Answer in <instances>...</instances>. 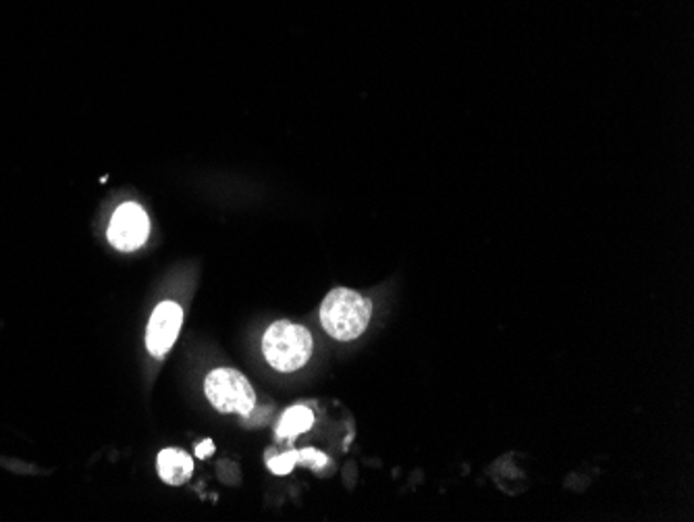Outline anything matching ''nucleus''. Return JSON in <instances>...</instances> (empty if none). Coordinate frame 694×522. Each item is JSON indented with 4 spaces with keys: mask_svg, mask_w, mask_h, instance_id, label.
Returning <instances> with one entry per match:
<instances>
[{
    "mask_svg": "<svg viewBox=\"0 0 694 522\" xmlns=\"http://www.w3.org/2000/svg\"><path fill=\"white\" fill-rule=\"evenodd\" d=\"M372 303L354 289L337 287L327 294L320 306V323L337 341H351L363 336L370 323Z\"/></svg>",
    "mask_w": 694,
    "mask_h": 522,
    "instance_id": "f257e3e1",
    "label": "nucleus"
},
{
    "mask_svg": "<svg viewBox=\"0 0 694 522\" xmlns=\"http://www.w3.org/2000/svg\"><path fill=\"white\" fill-rule=\"evenodd\" d=\"M315 350V341L306 327L292 320H275L263 337L266 362L282 372L302 369Z\"/></svg>",
    "mask_w": 694,
    "mask_h": 522,
    "instance_id": "f03ea898",
    "label": "nucleus"
},
{
    "mask_svg": "<svg viewBox=\"0 0 694 522\" xmlns=\"http://www.w3.org/2000/svg\"><path fill=\"white\" fill-rule=\"evenodd\" d=\"M208 402L223 414L246 417L256 408V393L248 379L235 369H215L204 381Z\"/></svg>",
    "mask_w": 694,
    "mask_h": 522,
    "instance_id": "7ed1b4c3",
    "label": "nucleus"
},
{
    "mask_svg": "<svg viewBox=\"0 0 694 522\" xmlns=\"http://www.w3.org/2000/svg\"><path fill=\"white\" fill-rule=\"evenodd\" d=\"M106 236L121 253H133L142 248L150 236V219L146 211L140 204H121L111 219Z\"/></svg>",
    "mask_w": 694,
    "mask_h": 522,
    "instance_id": "20e7f679",
    "label": "nucleus"
},
{
    "mask_svg": "<svg viewBox=\"0 0 694 522\" xmlns=\"http://www.w3.org/2000/svg\"><path fill=\"white\" fill-rule=\"evenodd\" d=\"M183 310L180 304L161 303L149 320L146 329V346L154 358H165L182 329Z\"/></svg>",
    "mask_w": 694,
    "mask_h": 522,
    "instance_id": "39448f33",
    "label": "nucleus"
},
{
    "mask_svg": "<svg viewBox=\"0 0 694 522\" xmlns=\"http://www.w3.org/2000/svg\"><path fill=\"white\" fill-rule=\"evenodd\" d=\"M194 472V460L192 456L177 448H166L159 454V474L166 485L180 488L190 481Z\"/></svg>",
    "mask_w": 694,
    "mask_h": 522,
    "instance_id": "423d86ee",
    "label": "nucleus"
},
{
    "mask_svg": "<svg viewBox=\"0 0 694 522\" xmlns=\"http://www.w3.org/2000/svg\"><path fill=\"white\" fill-rule=\"evenodd\" d=\"M315 422V414L310 408L306 406H294L289 408L282 417V421L277 424V438L294 441V439L306 433Z\"/></svg>",
    "mask_w": 694,
    "mask_h": 522,
    "instance_id": "0eeeda50",
    "label": "nucleus"
},
{
    "mask_svg": "<svg viewBox=\"0 0 694 522\" xmlns=\"http://www.w3.org/2000/svg\"><path fill=\"white\" fill-rule=\"evenodd\" d=\"M298 450H292V452L275 456V458L268 460V469L275 472V474H289V472L296 469V464H298Z\"/></svg>",
    "mask_w": 694,
    "mask_h": 522,
    "instance_id": "6e6552de",
    "label": "nucleus"
},
{
    "mask_svg": "<svg viewBox=\"0 0 694 522\" xmlns=\"http://www.w3.org/2000/svg\"><path fill=\"white\" fill-rule=\"evenodd\" d=\"M298 454L299 464L310 467V469H315V471L327 467V462H329V458L323 454V452L315 450V448H304V450H298Z\"/></svg>",
    "mask_w": 694,
    "mask_h": 522,
    "instance_id": "1a4fd4ad",
    "label": "nucleus"
},
{
    "mask_svg": "<svg viewBox=\"0 0 694 522\" xmlns=\"http://www.w3.org/2000/svg\"><path fill=\"white\" fill-rule=\"evenodd\" d=\"M213 452H215V443L211 439H206V441H202V443L196 446V456L198 458H208V456H213Z\"/></svg>",
    "mask_w": 694,
    "mask_h": 522,
    "instance_id": "9d476101",
    "label": "nucleus"
}]
</instances>
